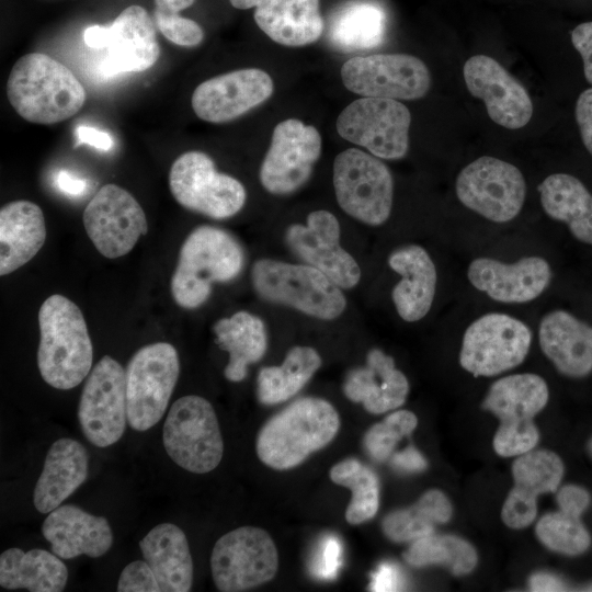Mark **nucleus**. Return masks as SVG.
<instances>
[{
	"mask_svg": "<svg viewBox=\"0 0 592 592\" xmlns=\"http://www.w3.org/2000/svg\"><path fill=\"white\" fill-rule=\"evenodd\" d=\"M5 90L11 106L22 118L44 125L72 117L87 99L86 90L75 73L42 53H30L18 59Z\"/></svg>",
	"mask_w": 592,
	"mask_h": 592,
	"instance_id": "f257e3e1",
	"label": "nucleus"
},
{
	"mask_svg": "<svg viewBox=\"0 0 592 592\" xmlns=\"http://www.w3.org/2000/svg\"><path fill=\"white\" fill-rule=\"evenodd\" d=\"M37 366L42 378L57 389L78 386L90 373L92 342L80 308L55 294L38 310Z\"/></svg>",
	"mask_w": 592,
	"mask_h": 592,
	"instance_id": "f03ea898",
	"label": "nucleus"
},
{
	"mask_svg": "<svg viewBox=\"0 0 592 592\" xmlns=\"http://www.w3.org/2000/svg\"><path fill=\"white\" fill-rule=\"evenodd\" d=\"M339 429L340 417L329 401L316 397L299 398L261 428L257 454L271 468L289 469L328 445Z\"/></svg>",
	"mask_w": 592,
	"mask_h": 592,
	"instance_id": "7ed1b4c3",
	"label": "nucleus"
},
{
	"mask_svg": "<svg viewBox=\"0 0 592 592\" xmlns=\"http://www.w3.org/2000/svg\"><path fill=\"white\" fill-rule=\"evenodd\" d=\"M243 264L244 253L235 237L217 227L200 226L180 249L171 277L172 297L183 308H197L208 299L213 283L236 278Z\"/></svg>",
	"mask_w": 592,
	"mask_h": 592,
	"instance_id": "20e7f679",
	"label": "nucleus"
},
{
	"mask_svg": "<svg viewBox=\"0 0 592 592\" xmlns=\"http://www.w3.org/2000/svg\"><path fill=\"white\" fill-rule=\"evenodd\" d=\"M546 382L532 373L513 374L494 382L481 406L500 421L493 448L503 457L520 456L539 440L534 418L547 405Z\"/></svg>",
	"mask_w": 592,
	"mask_h": 592,
	"instance_id": "39448f33",
	"label": "nucleus"
},
{
	"mask_svg": "<svg viewBox=\"0 0 592 592\" xmlns=\"http://www.w3.org/2000/svg\"><path fill=\"white\" fill-rule=\"evenodd\" d=\"M251 280L264 300L293 307L318 319H335L346 307L341 287L308 264L261 259L252 266Z\"/></svg>",
	"mask_w": 592,
	"mask_h": 592,
	"instance_id": "423d86ee",
	"label": "nucleus"
},
{
	"mask_svg": "<svg viewBox=\"0 0 592 592\" xmlns=\"http://www.w3.org/2000/svg\"><path fill=\"white\" fill-rule=\"evenodd\" d=\"M162 441L170 458L194 474L212 471L223 458L224 442L216 412L201 396H183L172 403Z\"/></svg>",
	"mask_w": 592,
	"mask_h": 592,
	"instance_id": "0eeeda50",
	"label": "nucleus"
},
{
	"mask_svg": "<svg viewBox=\"0 0 592 592\" xmlns=\"http://www.w3.org/2000/svg\"><path fill=\"white\" fill-rule=\"evenodd\" d=\"M180 374L179 355L167 342L140 348L125 369L127 422L133 430L147 431L166 412Z\"/></svg>",
	"mask_w": 592,
	"mask_h": 592,
	"instance_id": "6e6552de",
	"label": "nucleus"
},
{
	"mask_svg": "<svg viewBox=\"0 0 592 592\" xmlns=\"http://www.w3.org/2000/svg\"><path fill=\"white\" fill-rule=\"evenodd\" d=\"M333 185L339 205L351 217L371 226L388 219L394 180L374 155L356 148L340 152L333 163Z\"/></svg>",
	"mask_w": 592,
	"mask_h": 592,
	"instance_id": "1a4fd4ad",
	"label": "nucleus"
},
{
	"mask_svg": "<svg viewBox=\"0 0 592 592\" xmlns=\"http://www.w3.org/2000/svg\"><path fill=\"white\" fill-rule=\"evenodd\" d=\"M169 187L183 207L215 219L236 215L246 203V190L235 178L216 170L205 152L179 156L169 172Z\"/></svg>",
	"mask_w": 592,
	"mask_h": 592,
	"instance_id": "9d476101",
	"label": "nucleus"
},
{
	"mask_svg": "<svg viewBox=\"0 0 592 592\" xmlns=\"http://www.w3.org/2000/svg\"><path fill=\"white\" fill-rule=\"evenodd\" d=\"M210 568L219 591H246L275 577L278 554L266 531L241 526L226 533L215 543Z\"/></svg>",
	"mask_w": 592,
	"mask_h": 592,
	"instance_id": "9b49d317",
	"label": "nucleus"
},
{
	"mask_svg": "<svg viewBox=\"0 0 592 592\" xmlns=\"http://www.w3.org/2000/svg\"><path fill=\"white\" fill-rule=\"evenodd\" d=\"M531 343L526 323L505 314L489 312L466 329L459 363L474 376H496L520 365Z\"/></svg>",
	"mask_w": 592,
	"mask_h": 592,
	"instance_id": "f8f14e48",
	"label": "nucleus"
},
{
	"mask_svg": "<svg viewBox=\"0 0 592 592\" xmlns=\"http://www.w3.org/2000/svg\"><path fill=\"white\" fill-rule=\"evenodd\" d=\"M455 191L470 210L493 223H506L520 214L526 184L522 172L512 163L482 156L459 172Z\"/></svg>",
	"mask_w": 592,
	"mask_h": 592,
	"instance_id": "ddd939ff",
	"label": "nucleus"
},
{
	"mask_svg": "<svg viewBox=\"0 0 592 592\" xmlns=\"http://www.w3.org/2000/svg\"><path fill=\"white\" fill-rule=\"evenodd\" d=\"M410 123V112L399 101L364 96L340 113L337 130L375 157L394 160L408 151Z\"/></svg>",
	"mask_w": 592,
	"mask_h": 592,
	"instance_id": "4468645a",
	"label": "nucleus"
},
{
	"mask_svg": "<svg viewBox=\"0 0 592 592\" xmlns=\"http://www.w3.org/2000/svg\"><path fill=\"white\" fill-rule=\"evenodd\" d=\"M78 419L87 440L107 447L123 435L127 421L126 377L123 366L103 356L92 368L83 386Z\"/></svg>",
	"mask_w": 592,
	"mask_h": 592,
	"instance_id": "2eb2a0df",
	"label": "nucleus"
},
{
	"mask_svg": "<svg viewBox=\"0 0 592 592\" xmlns=\"http://www.w3.org/2000/svg\"><path fill=\"white\" fill-rule=\"evenodd\" d=\"M153 21L140 5L124 9L110 26L92 25L86 29L87 46L106 48L102 64L106 75L140 72L152 67L160 57Z\"/></svg>",
	"mask_w": 592,
	"mask_h": 592,
	"instance_id": "dca6fc26",
	"label": "nucleus"
},
{
	"mask_svg": "<svg viewBox=\"0 0 592 592\" xmlns=\"http://www.w3.org/2000/svg\"><path fill=\"white\" fill-rule=\"evenodd\" d=\"M346 89L367 98L414 100L426 94L431 77L425 64L406 54L353 57L341 68Z\"/></svg>",
	"mask_w": 592,
	"mask_h": 592,
	"instance_id": "f3484780",
	"label": "nucleus"
},
{
	"mask_svg": "<svg viewBox=\"0 0 592 592\" xmlns=\"http://www.w3.org/2000/svg\"><path fill=\"white\" fill-rule=\"evenodd\" d=\"M84 229L96 250L109 259L127 254L148 231L144 209L125 189L103 185L82 215Z\"/></svg>",
	"mask_w": 592,
	"mask_h": 592,
	"instance_id": "a211bd4d",
	"label": "nucleus"
},
{
	"mask_svg": "<svg viewBox=\"0 0 592 592\" xmlns=\"http://www.w3.org/2000/svg\"><path fill=\"white\" fill-rule=\"evenodd\" d=\"M321 153V137L311 125L296 118L277 124L260 168L262 186L275 195L291 194L310 178Z\"/></svg>",
	"mask_w": 592,
	"mask_h": 592,
	"instance_id": "6ab92c4d",
	"label": "nucleus"
},
{
	"mask_svg": "<svg viewBox=\"0 0 592 592\" xmlns=\"http://www.w3.org/2000/svg\"><path fill=\"white\" fill-rule=\"evenodd\" d=\"M285 241L292 252L311 265L341 288H352L361 280V269L355 259L340 244V224L328 210H315L306 225L287 228Z\"/></svg>",
	"mask_w": 592,
	"mask_h": 592,
	"instance_id": "aec40b11",
	"label": "nucleus"
},
{
	"mask_svg": "<svg viewBox=\"0 0 592 592\" xmlns=\"http://www.w3.org/2000/svg\"><path fill=\"white\" fill-rule=\"evenodd\" d=\"M272 92L273 81L267 72L246 68L202 82L194 90L191 104L198 118L225 123L263 103Z\"/></svg>",
	"mask_w": 592,
	"mask_h": 592,
	"instance_id": "412c9836",
	"label": "nucleus"
},
{
	"mask_svg": "<svg viewBox=\"0 0 592 592\" xmlns=\"http://www.w3.org/2000/svg\"><path fill=\"white\" fill-rule=\"evenodd\" d=\"M466 87L481 99L489 117L509 129L525 126L533 115V103L526 89L496 59L476 55L463 68Z\"/></svg>",
	"mask_w": 592,
	"mask_h": 592,
	"instance_id": "4be33fe9",
	"label": "nucleus"
},
{
	"mask_svg": "<svg viewBox=\"0 0 592 592\" xmlns=\"http://www.w3.org/2000/svg\"><path fill=\"white\" fill-rule=\"evenodd\" d=\"M467 277L478 291L504 304H523L537 298L548 287L553 272L540 257H525L515 263H503L492 258L474 259Z\"/></svg>",
	"mask_w": 592,
	"mask_h": 592,
	"instance_id": "5701e85b",
	"label": "nucleus"
},
{
	"mask_svg": "<svg viewBox=\"0 0 592 592\" xmlns=\"http://www.w3.org/2000/svg\"><path fill=\"white\" fill-rule=\"evenodd\" d=\"M512 474L514 487L504 501L501 519L506 526L520 530L535 520L538 496L558 489L563 476V464L554 452L532 449L517 456Z\"/></svg>",
	"mask_w": 592,
	"mask_h": 592,
	"instance_id": "b1692460",
	"label": "nucleus"
},
{
	"mask_svg": "<svg viewBox=\"0 0 592 592\" xmlns=\"http://www.w3.org/2000/svg\"><path fill=\"white\" fill-rule=\"evenodd\" d=\"M42 534L52 551L61 559L80 555L91 558L103 556L111 548L113 534L107 520L73 504L59 505L48 513Z\"/></svg>",
	"mask_w": 592,
	"mask_h": 592,
	"instance_id": "393cba45",
	"label": "nucleus"
},
{
	"mask_svg": "<svg viewBox=\"0 0 592 592\" xmlns=\"http://www.w3.org/2000/svg\"><path fill=\"white\" fill-rule=\"evenodd\" d=\"M538 340L543 353L568 377L592 372V326L566 310H553L540 320Z\"/></svg>",
	"mask_w": 592,
	"mask_h": 592,
	"instance_id": "a878e982",
	"label": "nucleus"
},
{
	"mask_svg": "<svg viewBox=\"0 0 592 592\" xmlns=\"http://www.w3.org/2000/svg\"><path fill=\"white\" fill-rule=\"evenodd\" d=\"M343 392L353 402H360L369 413H384L403 405L409 382L396 368L395 361L379 349H372L366 365L350 371L343 383Z\"/></svg>",
	"mask_w": 592,
	"mask_h": 592,
	"instance_id": "bb28decb",
	"label": "nucleus"
},
{
	"mask_svg": "<svg viewBox=\"0 0 592 592\" xmlns=\"http://www.w3.org/2000/svg\"><path fill=\"white\" fill-rule=\"evenodd\" d=\"M388 264L401 276L391 292L398 315L407 322L421 320L432 307L437 282L430 254L421 246L408 244L394 250Z\"/></svg>",
	"mask_w": 592,
	"mask_h": 592,
	"instance_id": "cd10ccee",
	"label": "nucleus"
},
{
	"mask_svg": "<svg viewBox=\"0 0 592 592\" xmlns=\"http://www.w3.org/2000/svg\"><path fill=\"white\" fill-rule=\"evenodd\" d=\"M89 454L78 441L61 437L46 455L43 470L33 493V503L41 513L58 508L88 476Z\"/></svg>",
	"mask_w": 592,
	"mask_h": 592,
	"instance_id": "c85d7f7f",
	"label": "nucleus"
},
{
	"mask_svg": "<svg viewBox=\"0 0 592 592\" xmlns=\"http://www.w3.org/2000/svg\"><path fill=\"white\" fill-rule=\"evenodd\" d=\"M145 561L160 592H187L193 582V561L184 532L172 523L151 528L139 542Z\"/></svg>",
	"mask_w": 592,
	"mask_h": 592,
	"instance_id": "c756f323",
	"label": "nucleus"
},
{
	"mask_svg": "<svg viewBox=\"0 0 592 592\" xmlns=\"http://www.w3.org/2000/svg\"><path fill=\"white\" fill-rule=\"evenodd\" d=\"M46 239L44 214L33 202L20 200L0 209V274L7 275L31 261Z\"/></svg>",
	"mask_w": 592,
	"mask_h": 592,
	"instance_id": "7c9ffc66",
	"label": "nucleus"
},
{
	"mask_svg": "<svg viewBox=\"0 0 592 592\" xmlns=\"http://www.w3.org/2000/svg\"><path fill=\"white\" fill-rule=\"evenodd\" d=\"M254 20L271 39L293 47L318 41L325 30L319 0H262Z\"/></svg>",
	"mask_w": 592,
	"mask_h": 592,
	"instance_id": "2f4dec72",
	"label": "nucleus"
},
{
	"mask_svg": "<svg viewBox=\"0 0 592 592\" xmlns=\"http://www.w3.org/2000/svg\"><path fill=\"white\" fill-rule=\"evenodd\" d=\"M386 13L372 0H349L329 15L326 37L342 52L371 49L384 42Z\"/></svg>",
	"mask_w": 592,
	"mask_h": 592,
	"instance_id": "473e14b6",
	"label": "nucleus"
},
{
	"mask_svg": "<svg viewBox=\"0 0 592 592\" xmlns=\"http://www.w3.org/2000/svg\"><path fill=\"white\" fill-rule=\"evenodd\" d=\"M60 559L39 548H9L0 555V585L8 590L60 592L68 579L67 567Z\"/></svg>",
	"mask_w": 592,
	"mask_h": 592,
	"instance_id": "72a5a7b5",
	"label": "nucleus"
},
{
	"mask_svg": "<svg viewBox=\"0 0 592 592\" xmlns=\"http://www.w3.org/2000/svg\"><path fill=\"white\" fill-rule=\"evenodd\" d=\"M537 189L544 212L565 223L576 239L592 244V195L584 184L571 174L554 173Z\"/></svg>",
	"mask_w": 592,
	"mask_h": 592,
	"instance_id": "f704fd0d",
	"label": "nucleus"
},
{
	"mask_svg": "<svg viewBox=\"0 0 592 592\" xmlns=\"http://www.w3.org/2000/svg\"><path fill=\"white\" fill-rule=\"evenodd\" d=\"M214 333L219 348L229 353L224 374L230 382L244 379L248 365L260 361L267 349L264 322L248 311L219 319L214 325Z\"/></svg>",
	"mask_w": 592,
	"mask_h": 592,
	"instance_id": "c9c22d12",
	"label": "nucleus"
},
{
	"mask_svg": "<svg viewBox=\"0 0 592 592\" xmlns=\"http://www.w3.org/2000/svg\"><path fill=\"white\" fill-rule=\"evenodd\" d=\"M319 353L310 346H294L280 366L260 369L257 379L258 400L275 405L295 396L321 366Z\"/></svg>",
	"mask_w": 592,
	"mask_h": 592,
	"instance_id": "e433bc0d",
	"label": "nucleus"
},
{
	"mask_svg": "<svg viewBox=\"0 0 592 592\" xmlns=\"http://www.w3.org/2000/svg\"><path fill=\"white\" fill-rule=\"evenodd\" d=\"M453 508L440 490H429L411 506L396 510L382 522L384 534L392 542H413L434 532L437 524L448 522Z\"/></svg>",
	"mask_w": 592,
	"mask_h": 592,
	"instance_id": "4c0bfd02",
	"label": "nucleus"
},
{
	"mask_svg": "<svg viewBox=\"0 0 592 592\" xmlns=\"http://www.w3.org/2000/svg\"><path fill=\"white\" fill-rule=\"evenodd\" d=\"M403 558L415 568L431 565L445 566L455 576L471 572L478 561L475 548L465 539L433 533L413 540L403 553Z\"/></svg>",
	"mask_w": 592,
	"mask_h": 592,
	"instance_id": "58836bf2",
	"label": "nucleus"
},
{
	"mask_svg": "<svg viewBox=\"0 0 592 592\" xmlns=\"http://www.w3.org/2000/svg\"><path fill=\"white\" fill-rule=\"evenodd\" d=\"M330 479L352 491L345 520L357 525L373 519L379 506V482L375 473L355 458H346L330 469Z\"/></svg>",
	"mask_w": 592,
	"mask_h": 592,
	"instance_id": "ea45409f",
	"label": "nucleus"
},
{
	"mask_svg": "<svg viewBox=\"0 0 592 592\" xmlns=\"http://www.w3.org/2000/svg\"><path fill=\"white\" fill-rule=\"evenodd\" d=\"M535 532L543 545L563 555H580L591 544L590 534L581 523L580 517L560 510L540 517Z\"/></svg>",
	"mask_w": 592,
	"mask_h": 592,
	"instance_id": "a19ab883",
	"label": "nucleus"
},
{
	"mask_svg": "<svg viewBox=\"0 0 592 592\" xmlns=\"http://www.w3.org/2000/svg\"><path fill=\"white\" fill-rule=\"evenodd\" d=\"M417 424L418 419L411 411L398 410L388 414L365 433L364 448L366 453L375 462H385L391 456L397 443L411 434Z\"/></svg>",
	"mask_w": 592,
	"mask_h": 592,
	"instance_id": "79ce46f5",
	"label": "nucleus"
},
{
	"mask_svg": "<svg viewBox=\"0 0 592 592\" xmlns=\"http://www.w3.org/2000/svg\"><path fill=\"white\" fill-rule=\"evenodd\" d=\"M153 22L167 39L179 46H197L204 38L202 27L178 11L155 8Z\"/></svg>",
	"mask_w": 592,
	"mask_h": 592,
	"instance_id": "37998d69",
	"label": "nucleus"
},
{
	"mask_svg": "<svg viewBox=\"0 0 592 592\" xmlns=\"http://www.w3.org/2000/svg\"><path fill=\"white\" fill-rule=\"evenodd\" d=\"M342 565V544L334 534L322 536L309 561L311 574L320 580H333Z\"/></svg>",
	"mask_w": 592,
	"mask_h": 592,
	"instance_id": "c03bdc74",
	"label": "nucleus"
},
{
	"mask_svg": "<svg viewBox=\"0 0 592 592\" xmlns=\"http://www.w3.org/2000/svg\"><path fill=\"white\" fill-rule=\"evenodd\" d=\"M117 591L160 592V588L149 565L145 560H135L121 572Z\"/></svg>",
	"mask_w": 592,
	"mask_h": 592,
	"instance_id": "a18cd8bd",
	"label": "nucleus"
},
{
	"mask_svg": "<svg viewBox=\"0 0 592 592\" xmlns=\"http://www.w3.org/2000/svg\"><path fill=\"white\" fill-rule=\"evenodd\" d=\"M556 499L560 511L578 517L588 509L591 501L589 492L577 485L562 486L557 491Z\"/></svg>",
	"mask_w": 592,
	"mask_h": 592,
	"instance_id": "49530a36",
	"label": "nucleus"
},
{
	"mask_svg": "<svg viewBox=\"0 0 592 592\" xmlns=\"http://www.w3.org/2000/svg\"><path fill=\"white\" fill-rule=\"evenodd\" d=\"M405 587L400 568L394 562H382L373 572L369 590L375 592L399 591Z\"/></svg>",
	"mask_w": 592,
	"mask_h": 592,
	"instance_id": "de8ad7c7",
	"label": "nucleus"
},
{
	"mask_svg": "<svg viewBox=\"0 0 592 592\" xmlns=\"http://www.w3.org/2000/svg\"><path fill=\"white\" fill-rule=\"evenodd\" d=\"M571 42L582 57L585 79L592 84V22L576 26L571 32Z\"/></svg>",
	"mask_w": 592,
	"mask_h": 592,
	"instance_id": "09e8293b",
	"label": "nucleus"
},
{
	"mask_svg": "<svg viewBox=\"0 0 592 592\" xmlns=\"http://www.w3.org/2000/svg\"><path fill=\"white\" fill-rule=\"evenodd\" d=\"M576 121L582 141L592 155V88L579 95L576 104Z\"/></svg>",
	"mask_w": 592,
	"mask_h": 592,
	"instance_id": "8fccbe9b",
	"label": "nucleus"
},
{
	"mask_svg": "<svg viewBox=\"0 0 592 592\" xmlns=\"http://www.w3.org/2000/svg\"><path fill=\"white\" fill-rule=\"evenodd\" d=\"M390 465L397 471L414 474L423 471L426 468L428 463L415 447L409 446L403 451L394 454L390 458Z\"/></svg>",
	"mask_w": 592,
	"mask_h": 592,
	"instance_id": "3c124183",
	"label": "nucleus"
},
{
	"mask_svg": "<svg viewBox=\"0 0 592 592\" xmlns=\"http://www.w3.org/2000/svg\"><path fill=\"white\" fill-rule=\"evenodd\" d=\"M76 137L79 144H88L96 149L107 151L112 148L113 140L110 134L90 126H78Z\"/></svg>",
	"mask_w": 592,
	"mask_h": 592,
	"instance_id": "603ef678",
	"label": "nucleus"
},
{
	"mask_svg": "<svg viewBox=\"0 0 592 592\" xmlns=\"http://www.w3.org/2000/svg\"><path fill=\"white\" fill-rule=\"evenodd\" d=\"M56 185L61 192L70 196L81 195L87 190L86 180L66 170H61L56 174Z\"/></svg>",
	"mask_w": 592,
	"mask_h": 592,
	"instance_id": "864d4df0",
	"label": "nucleus"
},
{
	"mask_svg": "<svg viewBox=\"0 0 592 592\" xmlns=\"http://www.w3.org/2000/svg\"><path fill=\"white\" fill-rule=\"evenodd\" d=\"M530 588L532 591H565L567 585L562 580L547 572H537L530 579Z\"/></svg>",
	"mask_w": 592,
	"mask_h": 592,
	"instance_id": "5fc2aeb1",
	"label": "nucleus"
},
{
	"mask_svg": "<svg viewBox=\"0 0 592 592\" xmlns=\"http://www.w3.org/2000/svg\"><path fill=\"white\" fill-rule=\"evenodd\" d=\"M194 1L195 0H155V3H156V8L180 12L183 9L191 7L194 3Z\"/></svg>",
	"mask_w": 592,
	"mask_h": 592,
	"instance_id": "6e6d98bb",
	"label": "nucleus"
},
{
	"mask_svg": "<svg viewBox=\"0 0 592 592\" xmlns=\"http://www.w3.org/2000/svg\"><path fill=\"white\" fill-rule=\"evenodd\" d=\"M262 0H230L232 7L241 10L257 7Z\"/></svg>",
	"mask_w": 592,
	"mask_h": 592,
	"instance_id": "4d7b16f0",
	"label": "nucleus"
},
{
	"mask_svg": "<svg viewBox=\"0 0 592 592\" xmlns=\"http://www.w3.org/2000/svg\"><path fill=\"white\" fill-rule=\"evenodd\" d=\"M589 451H590V453H591V455H592V439H591L590 442H589Z\"/></svg>",
	"mask_w": 592,
	"mask_h": 592,
	"instance_id": "13d9d810",
	"label": "nucleus"
},
{
	"mask_svg": "<svg viewBox=\"0 0 592 592\" xmlns=\"http://www.w3.org/2000/svg\"><path fill=\"white\" fill-rule=\"evenodd\" d=\"M592 590V589H591Z\"/></svg>",
	"mask_w": 592,
	"mask_h": 592,
	"instance_id": "bf43d9fd",
	"label": "nucleus"
}]
</instances>
